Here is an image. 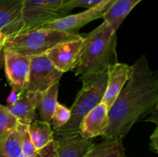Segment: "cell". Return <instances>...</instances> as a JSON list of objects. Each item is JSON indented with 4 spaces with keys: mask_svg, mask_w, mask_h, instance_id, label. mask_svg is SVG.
Returning <instances> with one entry per match:
<instances>
[{
    "mask_svg": "<svg viewBox=\"0 0 158 157\" xmlns=\"http://www.w3.org/2000/svg\"><path fill=\"white\" fill-rule=\"evenodd\" d=\"M108 108L103 103L97 105L85 116L80 124V134L84 139H92L103 136L108 126Z\"/></svg>",
    "mask_w": 158,
    "mask_h": 157,
    "instance_id": "7c38bea8",
    "label": "cell"
},
{
    "mask_svg": "<svg viewBox=\"0 0 158 157\" xmlns=\"http://www.w3.org/2000/svg\"><path fill=\"white\" fill-rule=\"evenodd\" d=\"M8 38L7 35H6L5 34L0 32V46H3V44H4V42H6V38Z\"/></svg>",
    "mask_w": 158,
    "mask_h": 157,
    "instance_id": "f1b7e54d",
    "label": "cell"
},
{
    "mask_svg": "<svg viewBox=\"0 0 158 157\" xmlns=\"http://www.w3.org/2000/svg\"><path fill=\"white\" fill-rule=\"evenodd\" d=\"M41 96L42 93L40 92H26L15 103L7 105L6 107L19 123L29 126L34 121L35 111Z\"/></svg>",
    "mask_w": 158,
    "mask_h": 157,
    "instance_id": "5bb4252c",
    "label": "cell"
},
{
    "mask_svg": "<svg viewBox=\"0 0 158 157\" xmlns=\"http://www.w3.org/2000/svg\"><path fill=\"white\" fill-rule=\"evenodd\" d=\"M151 141H150V147H151V150L154 152L155 153L158 152V128L157 126L154 129V132H153L152 135H151L150 138Z\"/></svg>",
    "mask_w": 158,
    "mask_h": 157,
    "instance_id": "d4e9b609",
    "label": "cell"
},
{
    "mask_svg": "<svg viewBox=\"0 0 158 157\" xmlns=\"http://www.w3.org/2000/svg\"><path fill=\"white\" fill-rule=\"evenodd\" d=\"M19 157H26V155H23V153H22V154H21V155H19Z\"/></svg>",
    "mask_w": 158,
    "mask_h": 157,
    "instance_id": "f546056e",
    "label": "cell"
},
{
    "mask_svg": "<svg viewBox=\"0 0 158 157\" xmlns=\"http://www.w3.org/2000/svg\"><path fill=\"white\" fill-rule=\"evenodd\" d=\"M22 154L19 132L15 130L2 143H0V157H19Z\"/></svg>",
    "mask_w": 158,
    "mask_h": 157,
    "instance_id": "ffe728a7",
    "label": "cell"
},
{
    "mask_svg": "<svg viewBox=\"0 0 158 157\" xmlns=\"http://www.w3.org/2000/svg\"><path fill=\"white\" fill-rule=\"evenodd\" d=\"M116 32L103 21L98 27L83 36L75 72L80 79L106 72L110 66L118 62Z\"/></svg>",
    "mask_w": 158,
    "mask_h": 157,
    "instance_id": "7a4b0ae2",
    "label": "cell"
},
{
    "mask_svg": "<svg viewBox=\"0 0 158 157\" xmlns=\"http://www.w3.org/2000/svg\"><path fill=\"white\" fill-rule=\"evenodd\" d=\"M59 87H60V82H56L42 93L41 99L39 102L36 109H38L42 121L51 123L52 113L58 103L57 99H58Z\"/></svg>",
    "mask_w": 158,
    "mask_h": 157,
    "instance_id": "e0dca14e",
    "label": "cell"
},
{
    "mask_svg": "<svg viewBox=\"0 0 158 157\" xmlns=\"http://www.w3.org/2000/svg\"><path fill=\"white\" fill-rule=\"evenodd\" d=\"M56 141V157H83L94 145L80 132L54 137Z\"/></svg>",
    "mask_w": 158,
    "mask_h": 157,
    "instance_id": "4fadbf2b",
    "label": "cell"
},
{
    "mask_svg": "<svg viewBox=\"0 0 158 157\" xmlns=\"http://www.w3.org/2000/svg\"><path fill=\"white\" fill-rule=\"evenodd\" d=\"M4 64V51L2 46L0 47V68Z\"/></svg>",
    "mask_w": 158,
    "mask_h": 157,
    "instance_id": "83f0119b",
    "label": "cell"
},
{
    "mask_svg": "<svg viewBox=\"0 0 158 157\" xmlns=\"http://www.w3.org/2000/svg\"><path fill=\"white\" fill-rule=\"evenodd\" d=\"M0 47H2V46H0Z\"/></svg>",
    "mask_w": 158,
    "mask_h": 157,
    "instance_id": "4dcf8cb0",
    "label": "cell"
},
{
    "mask_svg": "<svg viewBox=\"0 0 158 157\" xmlns=\"http://www.w3.org/2000/svg\"><path fill=\"white\" fill-rule=\"evenodd\" d=\"M114 1V0H104L94 7L87 9L86 11L73 15H67L48 23L41 28L69 33H78V31L85 25L94 20L103 18V14Z\"/></svg>",
    "mask_w": 158,
    "mask_h": 157,
    "instance_id": "52a82bcc",
    "label": "cell"
},
{
    "mask_svg": "<svg viewBox=\"0 0 158 157\" xmlns=\"http://www.w3.org/2000/svg\"><path fill=\"white\" fill-rule=\"evenodd\" d=\"M23 0H0V32L8 37L23 32Z\"/></svg>",
    "mask_w": 158,
    "mask_h": 157,
    "instance_id": "30bf717a",
    "label": "cell"
},
{
    "mask_svg": "<svg viewBox=\"0 0 158 157\" xmlns=\"http://www.w3.org/2000/svg\"><path fill=\"white\" fill-rule=\"evenodd\" d=\"M69 13L63 0H23V31L40 28Z\"/></svg>",
    "mask_w": 158,
    "mask_h": 157,
    "instance_id": "5b68a950",
    "label": "cell"
},
{
    "mask_svg": "<svg viewBox=\"0 0 158 157\" xmlns=\"http://www.w3.org/2000/svg\"><path fill=\"white\" fill-rule=\"evenodd\" d=\"M3 48V47H2ZM6 78L12 88L23 95L26 92L29 78L30 57L3 49Z\"/></svg>",
    "mask_w": 158,
    "mask_h": 157,
    "instance_id": "ba28073f",
    "label": "cell"
},
{
    "mask_svg": "<svg viewBox=\"0 0 158 157\" xmlns=\"http://www.w3.org/2000/svg\"><path fill=\"white\" fill-rule=\"evenodd\" d=\"M29 135L36 150L42 149L54 139L53 130L50 123L35 120L28 126Z\"/></svg>",
    "mask_w": 158,
    "mask_h": 157,
    "instance_id": "ac0fdd59",
    "label": "cell"
},
{
    "mask_svg": "<svg viewBox=\"0 0 158 157\" xmlns=\"http://www.w3.org/2000/svg\"><path fill=\"white\" fill-rule=\"evenodd\" d=\"M141 1L142 0H114L103 14V21L106 22L117 32L132 9Z\"/></svg>",
    "mask_w": 158,
    "mask_h": 157,
    "instance_id": "9a60e30c",
    "label": "cell"
},
{
    "mask_svg": "<svg viewBox=\"0 0 158 157\" xmlns=\"http://www.w3.org/2000/svg\"><path fill=\"white\" fill-rule=\"evenodd\" d=\"M22 95V94L20 93L19 91H17L16 89H14V88H12V91H11L10 94L9 95L7 98V105H12L14 103L17 101L19 99L20 96Z\"/></svg>",
    "mask_w": 158,
    "mask_h": 157,
    "instance_id": "484cf974",
    "label": "cell"
},
{
    "mask_svg": "<svg viewBox=\"0 0 158 157\" xmlns=\"http://www.w3.org/2000/svg\"><path fill=\"white\" fill-rule=\"evenodd\" d=\"M16 129H18L19 132L22 153L26 155V157H33L37 150L34 146L33 143H32V139H31L28 126L19 123Z\"/></svg>",
    "mask_w": 158,
    "mask_h": 157,
    "instance_id": "44dd1931",
    "label": "cell"
},
{
    "mask_svg": "<svg viewBox=\"0 0 158 157\" xmlns=\"http://www.w3.org/2000/svg\"><path fill=\"white\" fill-rule=\"evenodd\" d=\"M83 42V36L61 42L51 48L45 54L52 64L64 73L76 68Z\"/></svg>",
    "mask_w": 158,
    "mask_h": 157,
    "instance_id": "9c48e42d",
    "label": "cell"
},
{
    "mask_svg": "<svg viewBox=\"0 0 158 157\" xmlns=\"http://www.w3.org/2000/svg\"><path fill=\"white\" fill-rule=\"evenodd\" d=\"M83 86L77 93L72 107L70 117L61 128L53 130L54 137L80 132L82 121L86 115L102 103L106 87V72L81 79Z\"/></svg>",
    "mask_w": 158,
    "mask_h": 157,
    "instance_id": "3957f363",
    "label": "cell"
},
{
    "mask_svg": "<svg viewBox=\"0 0 158 157\" xmlns=\"http://www.w3.org/2000/svg\"><path fill=\"white\" fill-rule=\"evenodd\" d=\"M33 157H56V141L53 139L44 147L37 150Z\"/></svg>",
    "mask_w": 158,
    "mask_h": 157,
    "instance_id": "cb8c5ba5",
    "label": "cell"
},
{
    "mask_svg": "<svg viewBox=\"0 0 158 157\" xmlns=\"http://www.w3.org/2000/svg\"><path fill=\"white\" fill-rule=\"evenodd\" d=\"M81 37L79 33H69L40 27L23 31L8 37L2 47L30 57L45 54L56 45Z\"/></svg>",
    "mask_w": 158,
    "mask_h": 157,
    "instance_id": "277c9868",
    "label": "cell"
},
{
    "mask_svg": "<svg viewBox=\"0 0 158 157\" xmlns=\"http://www.w3.org/2000/svg\"><path fill=\"white\" fill-rule=\"evenodd\" d=\"M63 75V72L52 64L46 54L30 56V67L26 92L43 93L54 83L60 82Z\"/></svg>",
    "mask_w": 158,
    "mask_h": 157,
    "instance_id": "8992f818",
    "label": "cell"
},
{
    "mask_svg": "<svg viewBox=\"0 0 158 157\" xmlns=\"http://www.w3.org/2000/svg\"><path fill=\"white\" fill-rule=\"evenodd\" d=\"M70 117V111L63 105L57 103L56 107L52 115L51 123L53 127V130L61 128L64 126Z\"/></svg>",
    "mask_w": 158,
    "mask_h": 157,
    "instance_id": "7402d4cb",
    "label": "cell"
},
{
    "mask_svg": "<svg viewBox=\"0 0 158 157\" xmlns=\"http://www.w3.org/2000/svg\"><path fill=\"white\" fill-rule=\"evenodd\" d=\"M131 72V66L122 62L115 63L106 70L107 81L102 103L106 105L108 110L127 82Z\"/></svg>",
    "mask_w": 158,
    "mask_h": 157,
    "instance_id": "8fae6325",
    "label": "cell"
},
{
    "mask_svg": "<svg viewBox=\"0 0 158 157\" xmlns=\"http://www.w3.org/2000/svg\"><path fill=\"white\" fill-rule=\"evenodd\" d=\"M19 122L6 106L0 104V143L4 142L16 129Z\"/></svg>",
    "mask_w": 158,
    "mask_h": 157,
    "instance_id": "d6986e66",
    "label": "cell"
},
{
    "mask_svg": "<svg viewBox=\"0 0 158 157\" xmlns=\"http://www.w3.org/2000/svg\"><path fill=\"white\" fill-rule=\"evenodd\" d=\"M104 0H63V6L65 9L70 12L76 8L89 9L96 6Z\"/></svg>",
    "mask_w": 158,
    "mask_h": 157,
    "instance_id": "603a6c76",
    "label": "cell"
},
{
    "mask_svg": "<svg viewBox=\"0 0 158 157\" xmlns=\"http://www.w3.org/2000/svg\"><path fill=\"white\" fill-rule=\"evenodd\" d=\"M123 139H104L96 143L83 157H126Z\"/></svg>",
    "mask_w": 158,
    "mask_h": 157,
    "instance_id": "2e32d148",
    "label": "cell"
},
{
    "mask_svg": "<svg viewBox=\"0 0 158 157\" xmlns=\"http://www.w3.org/2000/svg\"><path fill=\"white\" fill-rule=\"evenodd\" d=\"M157 108L158 107L155 108V109H154V111L151 112L152 115H151V117L148 119V120L153 122V123H155L156 125H157Z\"/></svg>",
    "mask_w": 158,
    "mask_h": 157,
    "instance_id": "4316f807",
    "label": "cell"
},
{
    "mask_svg": "<svg viewBox=\"0 0 158 157\" xmlns=\"http://www.w3.org/2000/svg\"><path fill=\"white\" fill-rule=\"evenodd\" d=\"M131 66L129 78L108 110L104 139H123L137 122L158 107V75L146 55Z\"/></svg>",
    "mask_w": 158,
    "mask_h": 157,
    "instance_id": "6da1fadb",
    "label": "cell"
}]
</instances>
